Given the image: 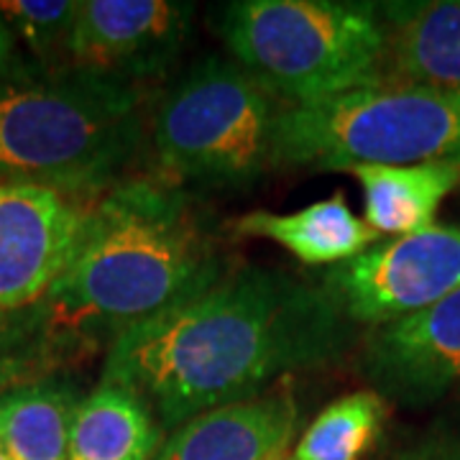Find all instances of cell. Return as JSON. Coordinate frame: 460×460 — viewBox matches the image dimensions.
I'll return each mask as SVG.
<instances>
[{"label": "cell", "mask_w": 460, "mask_h": 460, "mask_svg": "<svg viewBox=\"0 0 460 460\" xmlns=\"http://www.w3.org/2000/svg\"><path fill=\"white\" fill-rule=\"evenodd\" d=\"M0 460H8V456H5V453H3V450H0Z\"/></svg>", "instance_id": "cell-22"}, {"label": "cell", "mask_w": 460, "mask_h": 460, "mask_svg": "<svg viewBox=\"0 0 460 460\" xmlns=\"http://www.w3.org/2000/svg\"><path fill=\"white\" fill-rule=\"evenodd\" d=\"M279 460H281V458H279Z\"/></svg>", "instance_id": "cell-23"}, {"label": "cell", "mask_w": 460, "mask_h": 460, "mask_svg": "<svg viewBox=\"0 0 460 460\" xmlns=\"http://www.w3.org/2000/svg\"><path fill=\"white\" fill-rule=\"evenodd\" d=\"M233 230L271 241L310 266H341L381 241L376 230L350 210L341 192L295 213L253 210L235 217Z\"/></svg>", "instance_id": "cell-13"}, {"label": "cell", "mask_w": 460, "mask_h": 460, "mask_svg": "<svg viewBox=\"0 0 460 460\" xmlns=\"http://www.w3.org/2000/svg\"><path fill=\"white\" fill-rule=\"evenodd\" d=\"M217 33L287 108L386 83V33L371 3L235 0L217 11Z\"/></svg>", "instance_id": "cell-4"}, {"label": "cell", "mask_w": 460, "mask_h": 460, "mask_svg": "<svg viewBox=\"0 0 460 460\" xmlns=\"http://www.w3.org/2000/svg\"><path fill=\"white\" fill-rule=\"evenodd\" d=\"M353 323L323 284L246 266L108 345L102 384L126 386L172 432L341 358Z\"/></svg>", "instance_id": "cell-1"}, {"label": "cell", "mask_w": 460, "mask_h": 460, "mask_svg": "<svg viewBox=\"0 0 460 460\" xmlns=\"http://www.w3.org/2000/svg\"><path fill=\"white\" fill-rule=\"evenodd\" d=\"M460 164V93L384 83L313 105H292L277 126V166Z\"/></svg>", "instance_id": "cell-5"}, {"label": "cell", "mask_w": 460, "mask_h": 460, "mask_svg": "<svg viewBox=\"0 0 460 460\" xmlns=\"http://www.w3.org/2000/svg\"><path fill=\"white\" fill-rule=\"evenodd\" d=\"M77 11V0H0V18L36 54L57 49H65L66 54Z\"/></svg>", "instance_id": "cell-18"}, {"label": "cell", "mask_w": 460, "mask_h": 460, "mask_svg": "<svg viewBox=\"0 0 460 460\" xmlns=\"http://www.w3.org/2000/svg\"><path fill=\"white\" fill-rule=\"evenodd\" d=\"M281 111L243 66L208 57L154 108L151 144L174 180L243 187L277 166Z\"/></svg>", "instance_id": "cell-6"}, {"label": "cell", "mask_w": 460, "mask_h": 460, "mask_svg": "<svg viewBox=\"0 0 460 460\" xmlns=\"http://www.w3.org/2000/svg\"><path fill=\"white\" fill-rule=\"evenodd\" d=\"M325 287L350 317L374 328L422 313L460 289V226L378 241L332 266Z\"/></svg>", "instance_id": "cell-7"}, {"label": "cell", "mask_w": 460, "mask_h": 460, "mask_svg": "<svg viewBox=\"0 0 460 460\" xmlns=\"http://www.w3.org/2000/svg\"><path fill=\"white\" fill-rule=\"evenodd\" d=\"M162 432L141 396L100 381L77 407L66 460H151L159 453Z\"/></svg>", "instance_id": "cell-15"}, {"label": "cell", "mask_w": 460, "mask_h": 460, "mask_svg": "<svg viewBox=\"0 0 460 460\" xmlns=\"http://www.w3.org/2000/svg\"><path fill=\"white\" fill-rule=\"evenodd\" d=\"M90 208L49 187L0 181V313L44 302L77 251Z\"/></svg>", "instance_id": "cell-8"}, {"label": "cell", "mask_w": 460, "mask_h": 460, "mask_svg": "<svg viewBox=\"0 0 460 460\" xmlns=\"http://www.w3.org/2000/svg\"><path fill=\"white\" fill-rule=\"evenodd\" d=\"M62 381H29L0 389V450L8 460H66L80 407Z\"/></svg>", "instance_id": "cell-16"}, {"label": "cell", "mask_w": 460, "mask_h": 460, "mask_svg": "<svg viewBox=\"0 0 460 460\" xmlns=\"http://www.w3.org/2000/svg\"><path fill=\"white\" fill-rule=\"evenodd\" d=\"M223 277L195 202L169 180H128L90 208L65 274L36 310L47 335L113 345Z\"/></svg>", "instance_id": "cell-2"}, {"label": "cell", "mask_w": 460, "mask_h": 460, "mask_svg": "<svg viewBox=\"0 0 460 460\" xmlns=\"http://www.w3.org/2000/svg\"><path fill=\"white\" fill-rule=\"evenodd\" d=\"M296 425L295 394L277 386L187 420L172 429L154 460H279L295 440Z\"/></svg>", "instance_id": "cell-11"}, {"label": "cell", "mask_w": 460, "mask_h": 460, "mask_svg": "<svg viewBox=\"0 0 460 460\" xmlns=\"http://www.w3.org/2000/svg\"><path fill=\"white\" fill-rule=\"evenodd\" d=\"M361 371L381 399L402 404H428L458 384L460 289L374 330L361 353Z\"/></svg>", "instance_id": "cell-10"}, {"label": "cell", "mask_w": 460, "mask_h": 460, "mask_svg": "<svg viewBox=\"0 0 460 460\" xmlns=\"http://www.w3.org/2000/svg\"><path fill=\"white\" fill-rule=\"evenodd\" d=\"M11 57H13V31L0 18V75L11 66Z\"/></svg>", "instance_id": "cell-21"}, {"label": "cell", "mask_w": 460, "mask_h": 460, "mask_svg": "<svg viewBox=\"0 0 460 460\" xmlns=\"http://www.w3.org/2000/svg\"><path fill=\"white\" fill-rule=\"evenodd\" d=\"M386 417L374 389L341 396L320 411L295 447V460H361Z\"/></svg>", "instance_id": "cell-17"}, {"label": "cell", "mask_w": 460, "mask_h": 460, "mask_svg": "<svg viewBox=\"0 0 460 460\" xmlns=\"http://www.w3.org/2000/svg\"><path fill=\"white\" fill-rule=\"evenodd\" d=\"M363 192L366 223L378 235H411L435 226L438 208L460 184V164H358L348 169Z\"/></svg>", "instance_id": "cell-14"}, {"label": "cell", "mask_w": 460, "mask_h": 460, "mask_svg": "<svg viewBox=\"0 0 460 460\" xmlns=\"http://www.w3.org/2000/svg\"><path fill=\"white\" fill-rule=\"evenodd\" d=\"M402 460H460V440H432Z\"/></svg>", "instance_id": "cell-20"}, {"label": "cell", "mask_w": 460, "mask_h": 460, "mask_svg": "<svg viewBox=\"0 0 460 460\" xmlns=\"http://www.w3.org/2000/svg\"><path fill=\"white\" fill-rule=\"evenodd\" d=\"M141 133L133 84L72 65L0 75V181L98 192L131 164Z\"/></svg>", "instance_id": "cell-3"}, {"label": "cell", "mask_w": 460, "mask_h": 460, "mask_svg": "<svg viewBox=\"0 0 460 460\" xmlns=\"http://www.w3.org/2000/svg\"><path fill=\"white\" fill-rule=\"evenodd\" d=\"M192 5L172 0H80L66 41L72 66L136 87L162 75L190 36Z\"/></svg>", "instance_id": "cell-9"}, {"label": "cell", "mask_w": 460, "mask_h": 460, "mask_svg": "<svg viewBox=\"0 0 460 460\" xmlns=\"http://www.w3.org/2000/svg\"><path fill=\"white\" fill-rule=\"evenodd\" d=\"M31 330V323L18 320V314L0 313V389L13 386L11 381L26 371Z\"/></svg>", "instance_id": "cell-19"}, {"label": "cell", "mask_w": 460, "mask_h": 460, "mask_svg": "<svg viewBox=\"0 0 460 460\" xmlns=\"http://www.w3.org/2000/svg\"><path fill=\"white\" fill-rule=\"evenodd\" d=\"M386 33V83L460 93V3L376 5Z\"/></svg>", "instance_id": "cell-12"}]
</instances>
